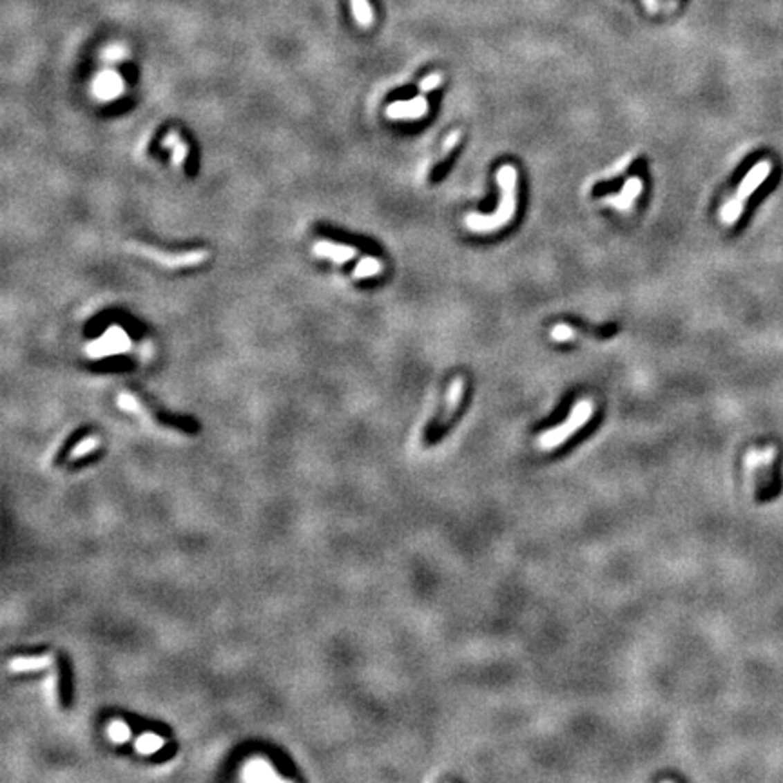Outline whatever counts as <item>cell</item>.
<instances>
[{
  "label": "cell",
  "instance_id": "cell-22",
  "mask_svg": "<svg viewBox=\"0 0 783 783\" xmlns=\"http://www.w3.org/2000/svg\"><path fill=\"white\" fill-rule=\"evenodd\" d=\"M118 405L120 408H124L125 412H133V414L140 412V403L136 401V397L131 396V394H120Z\"/></svg>",
  "mask_w": 783,
  "mask_h": 783
},
{
  "label": "cell",
  "instance_id": "cell-2",
  "mask_svg": "<svg viewBox=\"0 0 783 783\" xmlns=\"http://www.w3.org/2000/svg\"><path fill=\"white\" fill-rule=\"evenodd\" d=\"M771 172H773V163H771L769 160H762V162L756 163L755 167L749 169V172L745 174L744 180H741L740 185H738V189H736L735 196H733L727 203H724V207L720 209L721 223L727 225V227H731V225H735L736 221L740 220V216L744 214L747 200H749L750 196L758 191L759 185L771 176Z\"/></svg>",
  "mask_w": 783,
  "mask_h": 783
},
{
  "label": "cell",
  "instance_id": "cell-18",
  "mask_svg": "<svg viewBox=\"0 0 783 783\" xmlns=\"http://www.w3.org/2000/svg\"><path fill=\"white\" fill-rule=\"evenodd\" d=\"M551 340L553 341H559V343H566V341H571L575 338V330L571 329L569 325H566V323H560V325L553 326L551 329Z\"/></svg>",
  "mask_w": 783,
  "mask_h": 783
},
{
  "label": "cell",
  "instance_id": "cell-20",
  "mask_svg": "<svg viewBox=\"0 0 783 783\" xmlns=\"http://www.w3.org/2000/svg\"><path fill=\"white\" fill-rule=\"evenodd\" d=\"M441 82H443L441 73H432V75H428V77H425L423 80H421L419 91L423 93V95H425V93L434 91V89H437V87L441 86Z\"/></svg>",
  "mask_w": 783,
  "mask_h": 783
},
{
  "label": "cell",
  "instance_id": "cell-17",
  "mask_svg": "<svg viewBox=\"0 0 783 783\" xmlns=\"http://www.w3.org/2000/svg\"><path fill=\"white\" fill-rule=\"evenodd\" d=\"M162 738L156 735H153V733H147V735H142L136 740V749L140 750V753H144V755H149V753H154V750H158L160 747H162Z\"/></svg>",
  "mask_w": 783,
  "mask_h": 783
},
{
  "label": "cell",
  "instance_id": "cell-21",
  "mask_svg": "<svg viewBox=\"0 0 783 783\" xmlns=\"http://www.w3.org/2000/svg\"><path fill=\"white\" fill-rule=\"evenodd\" d=\"M109 736L116 741H125L127 738H129V729H127V726H125V724L115 721V724H111V726H109Z\"/></svg>",
  "mask_w": 783,
  "mask_h": 783
},
{
  "label": "cell",
  "instance_id": "cell-23",
  "mask_svg": "<svg viewBox=\"0 0 783 783\" xmlns=\"http://www.w3.org/2000/svg\"><path fill=\"white\" fill-rule=\"evenodd\" d=\"M459 138H461V133H459V131H454V133L450 134L448 138L444 140V145H443V154H444V156H446V154H448L450 151H452V149L455 147V144H457V142H459Z\"/></svg>",
  "mask_w": 783,
  "mask_h": 783
},
{
  "label": "cell",
  "instance_id": "cell-10",
  "mask_svg": "<svg viewBox=\"0 0 783 783\" xmlns=\"http://www.w3.org/2000/svg\"><path fill=\"white\" fill-rule=\"evenodd\" d=\"M314 254L320 258L332 259L335 263H344L352 259L356 256V248L350 245H341L334 243V241H315L314 243Z\"/></svg>",
  "mask_w": 783,
  "mask_h": 783
},
{
  "label": "cell",
  "instance_id": "cell-11",
  "mask_svg": "<svg viewBox=\"0 0 783 783\" xmlns=\"http://www.w3.org/2000/svg\"><path fill=\"white\" fill-rule=\"evenodd\" d=\"M642 187H644V183H642V180H640V178H629V180L626 182V185L622 187L620 194L604 198V201L611 203V205L616 207V209L627 210L631 205H633V201H635L636 198L640 196V192H642Z\"/></svg>",
  "mask_w": 783,
  "mask_h": 783
},
{
  "label": "cell",
  "instance_id": "cell-8",
  "mask_svg": "<svg viewBox=\"0 0 783 783\" xmlns=\"http://www.w3.org/2000/svg\"><path fill=\"white\" fill-rule=\"evenodd\" d=\"M464 390H466V381L463 378H455L452 385L448 387V394H446V408H444L443 416H441L439 423H437V430H443L448 426L455 412L459 410V405L463 401Z\"/></svg>",
  "mask_w": 783,
  "mask_h": 783
},
{
  "label": "cell",
  "instance_id": "cell-6",
  "mask_svg": "<svg viewBox=\"0 0 783 783\" xmlns=\"http://www.w3.org/2000/svg\"><path fill=\"white\" fill-rule=\"evenodd\" d=\"M131 347V341L120 326H111L102 340L89 344V353L93 356H109L115 352H124Z\"/></svg>",
  "mask_w": 783,
  "mask_h": 783
},
{
  "label": "cell",
  "instance_id": "cell-5",
  "mask_svg": "<svg viewBox=\"0 0 783 783\" xmlns=\"http://www.w3.org/2000/svg\"><path fill=\"white\" fill-rule=\"evenodd\" d=\"M774 459H776V446H764V448L750 450L745 457V466L753 481V490L756 493H764L771 486Z\"/></svg>",
  "mask_w": 783,
  "mask_h": 783
},
{
  "label": "cell",
  "instance_id": "cell-9",
  "mask_svg": "<svg viewBox=\"0 0 783 783\" xmlns=\"http://www.w3.org/2000/svg\"><path fill=\"white\" fill-rule=\"evenodd\" d=\"M93 91L102 100H113L124 91V82L115 71H104L96 77Z\"/></svg>",
  "mask_w": 783,
  "mask_h": 783
},
{
  "label": "cell",
  "instance_id": "cell-7",
  "mask_svg": "<svg viewBox=\"0 0 783 783\" xmlns=\"http://www.w3.org/2000/svg\"><path fill=\"white\" fill-rule=\"evenodd\" d=\"M428 113V100L419 95L412 100L394 102L387 107V116L394 120H419Z\"/></svg>",
  "mask_w": 783,
  "mask_h": 783
},
{
  "label": "cell",
  "instance_id": "cell-14",
  "mask_svg": "<svg viewBox=\"0 0 783 783\" xmlns=\"http://www.w3.org/2000/svg\"><path fill=\"white\" fill-rule=\"evenodd\" d=\"M352 11L353 17L361 26H370L374 20L372 8L368 4V0H352Z\"/></svg>",
  "mask_w": 783,
  "mask_h": 783
},
{
  "label": "cell",
  "instance_id": "cell-3",
  "mask_svg": "<svg viewBox=\"0 0 783 783\" xmlns=\"http://www.w3.org/2000/svg\"><path fill=\"white\" fill-rule=\"evenodd\" d=\"M593 414H595V403L589 397L578 399L573 405V408H571L569 417L564 421L562 425L557 426V428H551V430L540 435L539 441H537L539 448L544 450V452H553L555 448H559L560 444L571 439L580 428H584L587 425V421L591 419Z\"/></svg>",
  "mask_w": 783,
  "mask_h": 783
},
{
  "label": "cell",
  "instance_id": "cell-24",
  "mask_svg": "<svg viewBox=\"0 0 783 783\" xmlns=\"http://www.w3.org/2000/svg\"><path fill=\"white\" fill-rule=\"evenodd\" d=\"M122 55H124V49L122 48H111L109 51H107V60H111V62L122 60Z\"/></svg>",
  "mask_w": 783,
  "mask_h": 783
},
{
  "label": "cell",
  "instance_id": "cell-19",
  "mask_svg": "<svg viewBox=\"0 0 783 783\" xmlns=\"http://www.w3.org/2000/svg\"><path fill=\"white\" fill-rule=\"evenodd\" d=\"M96 446H98V441H96L95 437H87V439L80 441V443L77 444V448L73 450L71 457H73V459H78V457H82V455L91 454V452L96 448Z\"/></svg>",
  "mask_w": 783,
  "mask_h": 783
},
{
  "label": "cell",
  "instance_id": "cell-4",
  "mask_svg": "<svg viewBox=\"0 0 783 783\" xmlns=\"http://www.w3.org/2000/svg\"><path fill=\"white\" fill-rule=\"evenodd\" d=\"M127 250L134 252L136 256L147 258L149 261L156 263V265L165 268L198 267V265L205 263L207 258H209V250H205V248H194V250H183V252H165V250L154 248L151 245L136 243V241L127 243Z\"/></svg>",
  "mask_w": 783,
  "mask_h": 783
},
{
  "label": "cell",
  "instance_id": "cell-16",
  "mask_svg": "<svg viewBox=\"0 0 783 783\" xmlns=\"http://www.w3.org/2000/svg\"><path fill=\"white\" fill-rule=\"evenodd\" d=\"M49 664V658H17L10 662V669L13 671H35L42 669Z\"/></svg>",
  "mask_w": 783,
  "mask_h": 783
},
{
  "label": "cell",
  "instance_id": "cell-1",
  "mask_svg": "<svg viewBox=\"0 0 783 783\" xmlns=\"http://www.w3.org/2000/svg\"><path fill=\"white\" fill-rule=\"evenodd\" d=\"M497 183L501 187V203L495 214H472L466 216V227L473 232H492L508 225L517 210V169L513 165H502L497 171Z\"/></svg>",
  "mask_w": 783,
  "mask_h": 783
},
{
  "label": "cell",
  "instance_id": "cell-13",
  "mask_svg": "<svg viewBox=\"0 0 783 783\" xmlns=\"http://www.w3.org/2000/svg\"><path fill=\"white\" fill-rule=\"evenodd\" d=\"M381 270H383L381 259L367 256V258H363L358 263V267L353 268V277H358V279H367V277H372L376 276V274H379Z\"/></svg>",
  "mask_w": 783,
  "mask_h": 783
},
{
  "label": "cell",
  "instance_id": "cell-15",
  "mask_svg": "<svg viewBox=\"0 0 783 783\" xmlns=\"http://www.w3.org/2000/svg\"><path fill=\"white\" fill-rule=\"evenodd\" d=\"M245 778L247 780H274V773L270 771L265 762H252L248 765V769L245 771Z\"/></svg>",
  "mask_w": 783,
  "mask_h": 783
},
{
  "label": "cell",
  "instance_id": "cell-12",
  "mask_svg": "<svg viewBox=\"0 0 783 783\" xmlns=\"http://www.w3.org/2000/svg\"><path fill=\"white\" fill-rule=\"evenodd\" d=\"M162 145L171 151L172 163H174L176 167H182L183 163H185L187 154H189V147H187V144L182 140L180 133H178V131H174V129L169 131V133L163 136Z\"/></svg>",
  "mask_w": 783,
  "mask_h": 783
}]
</instances>
